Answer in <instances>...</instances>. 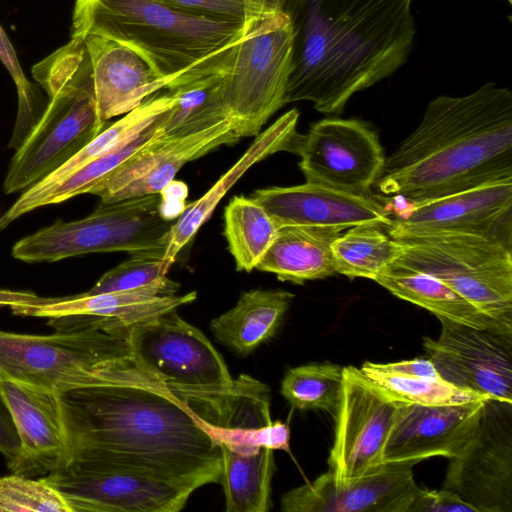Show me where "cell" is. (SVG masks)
Wrapping results in <instances>:
<instances>
[{"mask_svg": "<svg viewBox=\"0 0 512 512\" xmlns=\"http://www.w3.org/2000/svg\"><path fill=\"white\" fill-rule=\"evenodd\" d=\"M70 457L189 485L219 483L221 450L180 396L126 356L60 394Z\"/></svg>", "mask_w": 512, "mask_h": 512, "instance_id": "1", "label": "cell"}, {"mask_svg": "<svg viewBox=\"0 0 512 512\" xmlns=\"http://www.w3.org/2000/svg\"><path fill=\"white\" fill-rule=\"evenodd\" d=\"M413 0H282L293 28L284 105L341 113L357 92L395 73L416 33Z\"/></svg>", "mask_w": 512, "mask_h": 512, "instance_id": "2", "label": "cell"}, {"mask_svg": "<svg viewBox=\"0 0 512 512\" xmlns=\"http://www.w3.org/2000/svg\"><path fill=\"white\" fill-rule=\"evenodd\" d=\"M512 179V92L487 82L464 96L441 95L386 157L375 182L407 201Z\"/></svg>", "mask_w": 512, "mask_h": 512, "instance_id": "3", "label": "cell"}, {"mask_svg": "<svg viewBox=\"0 0 512 512\" xmlns=\"http://www.w3.org/2000/svg\"><path fill=\"white\" fill-rule=\"evenodd\" d=\"M245 22L186 12L156 0H76L71 37L98 35L139 53L162 78L181 73L233 45Z\"/></svg>", "mask_w": 512, "mask_h": 512, "instance_id": "4", "label": "cell"}, {"mask_svg": "<svg viewBox=\"0 0 512 512\" xmlns=\"http://www.w3.org/2000/svg\"><path fill=\"white\" fill-rule=\"evenodd\" d=\"M32 74L48 104L10 160L3 184L7 194L23 192L49 175L107 127L97 113L84 39L71 37Z\"/></svg>", "mask_w": 512, "mask_h": 512, "instance_id": "5", "label": "cell"}, {"mask_svg": "<svg viewBox=\"0 0 512 512\" xmlns=\"http://www.w3.org/2000/svg\"><path fill=\"white\" fill-rule=\"evenodd\" d=\"M130 354L128 326L116 319L47 335L0 331V371L58 394L97 383Z\"/></svg>", "mask_w": 512, "mask_h": 512, "instance_id": "6", "label": "cell"}, {"mask_svg": "<svg viewBox=\"0 0 512 512\" xmlns=\"http://www.w3.org/2000/svg\"><path fill=\"white\" fill-rule=\"evenodd\" d=\"M175 220L163 215L160 194L100 203L82 219L57 220L23 237L13 245L11 254L26 263L110 252L162 258Z\"/></svg>", "mask_w": 512, "mask_h": 512, "instance_id": "7", "label": "cell"}, {"mask_svg": "<svg viewBox=\"0 0 512 512\" xmlns=\"http://www.w3.org/2000/svg\"><path fill=\"white\" fill-rule=\"evenodd\" d=\"M293 28L281 2L246 20L223 79V98L235 134L257 136L284 105Z\"/></svg>", "mask_w": 512, "mask_h": 512, "instance_id": "8", "label": "cell"}, {"mask_svg": "<svg viewBox=\"0 0 512 512\" xmlns=\"http://www.w3.org/2000/svg\"><path fill=\"white\" fill-rule=\"evenodd\" d=\"M392 264L430 275L479 311L512 329V242L477 234L396 239Z\"/></svg>", "mask_w": 512, "mask_h": 512, "instance_id": "9", "label": "cell"}, {"mask_svg": "<svg viewBox=\"0 0 512 512\" xmlns=\"http://www.w3.org/2000/svg\"><path fill=\"white\" fill-rule=\"evenodd\" d=\"M131 356L170 390L227 392L234 380L222 355L176 309L128 327Z\"/></svg>", "mask_w": 512, "mask_h": 512, "instance_id": "10", "label": "cell"}, {"mask_svg": "<svg viewBox=\"0 0 512 512\" xmlns=\"http://www.w3.org/2000/svg\"><path fill=\"white\" fill-rule=\"evenodd\" d=\"M341 394L335 415L334 441L328 464L341 486L369 475L384 463L389 434L408 402L379 386L360 368L342 370Z\"/></svg>", "mask_w": 512, "mask_h": 512, "instance_id": "11", "label": "cell"}, {"mask_svg": "<svg viewBox=\"0 0 512 512\" xmlns=\"http://www.w3.org/2000/svg\"><path fill=\"white\" fill-rule=\"evenodd\" d=\"M71 512H178L193 487L72 456L46 477Z\"/></svg>", "mask_w": 512, "mask_h": 512, "instance_id": "12", "label": "cell"}, {"mask_svg": "<svg viewBox=\"0 0 512 512\" xmlns=\"http://www.w3.org/2000/svg\"><path fill=\"white\" fill-rule=\"evenodd\" d=\"M390 198L402 204L384 205L394 215L387 227L393 239L477 234L512 242V179L420 201Z\"/></svg>", "mask_w": 512, "mask_h": 512, "instance_id": "13", "label": "cell"}, {"mask_svg": "<svg viewBox=\"0 0 512 512\" xmlns=\"http://www.w3.org/2000/svg\"><path fill=\"white\" fill-rule=\"evenodd\" d=\"M443 488L476 512H512V403L484 402L473 433L449 459Z\"/></svg>", "mask_w": 512, "mask_h": 512, "instance_id": "14", "label": "cell"}, {"mask_svg": "<svg viewBox=\"0 0 512 512\" xmlns=\"http://www.w3.org/2000/svg\"><path fill=\"white\" fill-rule=\"evenodd\" d=\"M295 153L306 182L358 196H369L386 159L376 132L358 119L314 123Z\"/></svg>", "mask_w": 512, "mask_h": 512, "instance_id": "15", "label": "cell"}, {"mask_svg": "<svg viewBox=\"0 0 512 512\" xmlns=\"http://www.w3.org/2000/svg\"><path fill=\"white\" fill-rule=\"evenodd\" d=\"M438 319L439 337H424L423 348L441 378L490 399L512 403V333Z\"/></svg>", "mask_w": 512, "mask_h": 512, "instance_id": "16", "label": "cell"}, {"mask_svg": "<svg viewBox=\"0 0 512 512\" xmlns=\"http://www.w3.org/2000/svg\"><path fill=\"white\" fill-rule=\"evenodd\" d=\"M239 139L230 119L196 133L159 137L137 150L89 193L101 203L161 194L187 162Z\"/></svg>", "mask_w": 512, "mask_h": 512, "instance_id": "17", "label": "cell"}, {"mask_svg": "<svg viewBox=\"0 0 512 512\" xmlns=\"http://www.w3.org/2000/svg\"><path fill=\"white\" fill-rule=\"evenodd\" d=\"M414 463H386L346 485H335L331 471L283 494V512H408L420 487Z\"/></svg>", "mask_w": 512, "mask_h": 512, "instance_id": "18", "label": "cell"}, {"mask_svg": "<svg viewBox=\"0 0 512 512\" xmlns=\"http://www.w3.org/2000/svg\"><path fill=\"white\" fill-rule=\"evenodd\" d=\"M0 392L12 414L20 456L12 473L49 474L70 459V444L60 394L0 371Z\"/></svg>", "mask_w": 512, "mask_h": 512, "instance_id": "19", "label": "cell"}, {"mask_svg": "<svg viewBox=\"0 0 512 512\" xmlns=\"http://www.w3.org/2000/svg\"><path fill=\"white\" fill-rule=\"evenodd\" d=\"M278 228L299 226L341 232L357 225L389 227L384 205L370 196H358L309 183L258 189L251 195Z\"/></svg>", "mask_w": 512, "mask_h": 512, "instance_id": "20", "label": "cell"}, {"mask_svg": "<svg viewBox=\"0 0 512 512\" xmlns=\"http://www.w3.org/2000/svg\"><path fill=\"white\" fill-rule=\"evenodd\" d=\"M485 401L442 406L408 403L389 434L384 463L454 457L473 433Z\"/></svg>", "mask_w": 512, "mask_h": 512, "instance_id": "21", "label": "cell"}, {"mask_svg": "<svg viewBox=\"0 0 512 512\" xmlns=\"http://www.w3.org/2000/svg\"><path fill=\"white\" fill-rule=\"evenodd\" d=\"M180 284L167 276L132 290L43 298L11 307L13 314L47 319L109 318L126 326L192 303L197 292L179 295Z\"/></svg>", "mask_w": 512, "mask_h": 512, "instance_id": "22", "label": "cell"}, {"mask_svg": "<svg viewBox=\"0 0 512 512\" xmlns=\"http://www.w3.org/2000/svg\"><path fill=\"white\" fill-rule=\"evenodd\" d=\"M83 39L97 113L104 122L132 111L172 81L162 78L139 53L120 42L98 35Z\"/></svg>", "mask_w": 512, "mask_h": 512, "instance_id": "23", "label": "cell"}, {"mask_svg": "<svg viewBox=\"0 0 512 512\" xmlns=\"http://www.w3.org/2000/svg\"><path fill=\"white\" fill-rule=\"evenodd\" d=\"M298 119L299 111L295 108L281 115L256 136L239 160L202 197L184 208L167 235L162 260L168 268L210 218L220 200L248 169L279 151L295 153L301 136L296 131Z\"/></svg>", "mask_w": 512, "mask_h": 512, "instance_id": "24", "label": "cell"}, {"mask_svg": "<svg viewBox=\"0 0 512 512\" xmlns=\"http://www.w3.org/2000/svg\"><path fill=\"white\" fill-rule=\"evenodd\" d=\"M235 43L166 85L173 96V103L161 114L162 137L196 133L230 119L223 98V79Z\"/></svg>", "mask_w": 512, "mask_h": 512, "instance_id": "25", "label": "cell"}, {"mask_svg": "<svg viewBox=\"0 0 512 512\" xmlns=\"http://www.w3.org/2000/svg\"><path fill=\"white\" fill-rule=\"evenodd\" d=\"M172 103L173 96L164 87L118 121L108 125L59 168L23 191L12 206L0 216V232L20 216L35 210L37 201L68 176L139 134L161 113L168 110Z\"/></svg>", "mask_w": 512, "mask_h": 512, "instance_id": "26", "label": "cell"}, {"mask_svg": "<svg viewBox=\"0 0 512 512\" xmlns=\"http://www.w3.org/2000/svg\"><path fill=\"white\" fill-rule=\"evenodd\" d=\"M294 296L285 290L242 292L232 309L211 321L210 330L218 342L247 356L274 337Z\"/></svg>", "mask_w": 512, "mask_h": 512, "instance_id": "27", "label": "cell"}, {"mask_svg": "<svg viewBox=\"0 0 512 512\" xmlns=\"http://www.w3.org/2000/svg\"><path fill=\"white\" fill-rule=\"evenodd\" d=\"M341 232L285 226L257 266L280 281L303 284L336 274L332 243Z\"/></svg>", "mask_w": 512, "mask_h": 512, "instance_id": "28", "label": "cell"}, {"mask_svg": "<svg viewBox=\"0 0 512 512\" xmlns=\"http://www.w3.org/2000/svg\"><path fill=\"white\" fill-rule=\"evenodd\" d=\"M375 282L394 296L428 310L437 318L512 333V329L482 313L453 289L425 273L391 264Z\"/></svg>", "mask_w": 512, "mask_h": 512, "instance_id": "29", "label": "cell"}, {"mask_svg": "<svg viewBox=\"0 0 512 512\" xmlns=\"http://www.w3.org/2000/svg\"><path fill=\"white\" fill-rule=\"evenodd\" d=\"M222 472L219 483L227 512H267L271 509V481L276 470L272 449L240 454L219 443Z\"/></svg>", "mask_w": 512, "mask_h": 512, "instance_id": "30", "label": "cell"}, {"mask_svg": "<svg viewBox=\"0 0 512 512\" xmlns=\"http://www.w3.org/2000/svg\"><path fill=\"white\" fill-rule=\"evenodd\" d=\"M278 229L265 208L254 198L234 196L224 209L223 234L236 270L251 272L256 269Z\"/></svg>", "mask_w": 512, "mask_h": 512, "instance_id": "31", "label": "cell"}, {"mask_svg": "<svg viewBox=\"0 0 512 512\" xmlns=\"http://www.w3.org/2000/svg\"><path fill=\"white\" fill-rule=\"evenodd\" d=\"M332 254L336 274L375 281L399 258L401 244L385 234L382 226L357 225L333 241Z\"/></svg>", "mask_w": 512, "mask_h": 512, "instance_id": "32", "label": "cell"}, {"mask_svg": "<svg viewBox=\"0 0 512 512\" xmlns=\"http://www.w3.org/2000/svg\"><path fill=\"white\" fill-rule=\"evenodd\" d=\"M343 367L310 363L289 369L281 381V395L299 410L335 413L341 394Z\"/></svg>", "mask_w": 512, "mask_h": 512, "instance_id": "33", "label": "cell"}, {"mask_svg": "<svg viewBox=\"0 0 512 512\" xmlns=\"http://www.w3.org/2000/svg\"><path fill=\"white\" fill-rule=\"evenodd\" d=\"M161 114L139 134L68 176L41 197L35 204V209L58 204L80 194L89 193L97 183L112 173L137 150L162 137L160 130Z\"/></svg>", "mask_w": 512, "mask_h": 512, "instance_id": "34", "label": "cell"}, {"mask_svg": "<svg viewBox=\"0 0 512 512\" xmlns=\"http://www.w3.org/2000/svg\"><path fill=\"white\" fill-rule=\"evenodd\" d=\"M361 371L379 386L401 401L426 406L457 405L485 401L489 397L460 388L442 378L422 379L385 373L364 362Z\"/></svg>", "mask_w": 512, "mask_h": 512, "instance_id": "35", "label": "cell"}, {"mask_svg": "<svg viewBox=\"0 0 512 512\" xmlns=\"http://www.w3.org/2000/svg\"><path fill=\"white\" fill-rule=\"evenodd\" d=\"M0 512H71V509L45 478L12 473L0 477Z\"/></svg>", "mask_w": 512, "mask_h": 512, "instance_id": "36", "label": "cell"}, {"mask_svg": "<svg viewBox=\"0 0 512 512\" xmlns=\"http://www.w3.org/2000/svg\"><path fill=\"white\" fill-rule=\"evenodd\" d=\"M0 60L11 75L18 95V112L13 134L9 143L18 149L43 115L48 101L25 76L15 50L0 25Z\"/></svg>", "mask_w": 512, "mask_h": 512, "instance_id": "37", "label": "cell"}, {"mask_svg": "<svg viewBox=\"0 0 512 512\" xmlns=\"http://www.w3.org/2000/svg\"><path fill=\"white\" fill-rule=\"evenodd\" d=\"M201 420V419H200ZM203 428L216 441L240 454H254L261 448L289 451V425L275 421L260 427H220L202 421Z\"/></svg>", "mask_w": 512, "mask_h": 512, "instance_id": "38", "label": "cell"}, {"mask_svg": "<svg viewBox=\"0 0 512 512\" xmlns=\"http://www.w3.org/2000/svg\"><path fill=\"white\" fill-rule=\"evenodd\" d=\"M169 270L161 257L132 256L103 274L85 293L92 295L141 288L165 277Z\"/></svg>", "mask_w": 512, "mask_h": 512, "instance_id": "39", "label": "cell"}, {"mask_svg": "<svg viewBox=\"0 0 512 512\" xmlns=\"http://www.w3.org/2000/svg\"><path fill=\"white\" fill-rule=\"evenodd\" d=\"M165 5L209 17L245 22L277 0L260 3L249 0H156Z\"/></svg>", "mask_w": 512, "mask_h": 512, "instance_id": "40", "label": "cell"}, {"mask_svg": "<svg viewBox=\"0 0 512 512\" xmlns=\"http://www.w3.org/2000/svg\"><path fill=\"white\" fill-rule=\"evenodd\" d=\"M408 512H476V510L449 489L419 488Z\"/></svg>", "mask_w": 512, "mask_h": 512, "instance_id": "41", "label": "cell"}, {"mask_svg": "<svg viewBox=\"0 0 512 512\" xmlns=\"http://www.w3.org/2000/svg\"><path fill=\"white\" fill-rule=\"evenodd\" d=\"M0 453L12 472L20 456V440L8 405L0 392Z\"/></svg>", "mask_w": 512, "mask_h": 512, "instance_id": "42", "label": "cell"}, {"mask_svg": "<svg viewBox=\"0 0 512 512\" xmlns=\"http://www.w3.org/2000/svg\"><path fill=\"white\" fill-rule=\"evenodd\" d=\"M373 367L385 373L422 379H440L437 369L428 358H415L394 363H372Z\"/></svg>", "mask_w": 512, "mask_h": 512, "instance_id": "43", "label": "cell"}, {"mask_svg": "<svg viewBox=\"0 0 512 512\" xmlns=\"http://www.w3.org/2000/svg\"><path fill=\"white\" fill-rule=\"evenodd\" d=\"M38 298L39 296L32 292L0 289V308L34 302Z\"/></svg>", "mask_w": 512, "mask_h": 512, "instance_id": "44", "label": "cell"}, {"mask_svg": "<svg viewBox=\"0 0 512 512\" xmlns=\"http://www.w3.org/2000/svg\"><path fill=\"white\" fill-rule=\"evenodd\" d=\"M249 1H252V2H260V3H268V2L275 1V0H249Z\"/></svg>", "mask_w": 512, "mask_h": 512, "instance_id": "45", "label": "cell"}, {"mask_svg": "<svg viewBox=\"0 0 512 512\" xmlns=\"http://www.w3.org/2000/svg\"><path fill=\"white\" fill-rule=\"evenodd\" d=\"M511 1H512V0H507V2H508V3H510V4H511Z\"/></svg>", "mask_w": 512, "mask_h": 512, "instance_id": "46", "label": "cell"}]
</instances>
